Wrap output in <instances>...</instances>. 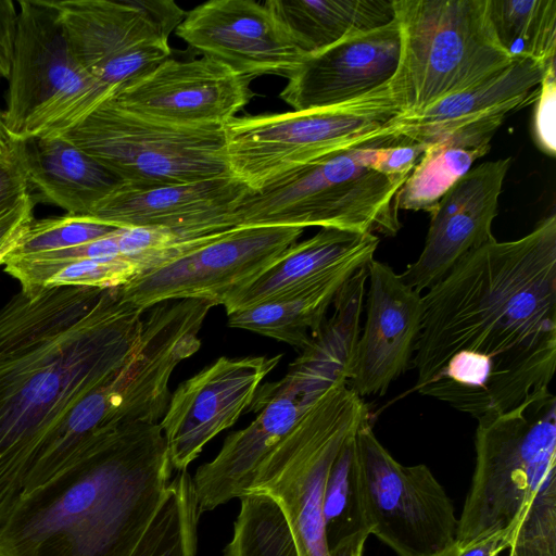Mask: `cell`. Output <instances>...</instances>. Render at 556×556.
<instances>
[{
	"instance_id": "cell-7",
	"label": "cell",
	"mask_w": 556,
	"mask_h": 556,
	"mask_svg": "<svg viewBox=\"0 0 556 556\" xmlns=\"http://www.w3.org/2000/svg\"><path fill=\"white\" fill-rule=\"evenodd\" d=\"M401 37L390 87L403 115L416 114L514 59L492 28L488 0H393Z\"/></svg>"
},
{
	"instance_id": "cell-12",
	"label": "cell",
	"mask_w": 556,
	"mask_h": 556,
	"mask_svg": "<svg viewBox=\"0 0 556 556\" xmlns=\"http://www.w3.org/2000/svg\"><path fill=\"white\" fill-rule=\"evenodd\" d=\"M364 513L370 534L399 556H438L457 536L454 505L424 464L404 466L374 433L369 420L355 433Z\"/></svg>"
},
{
	"instance_id": "cell-33",
	"label": "cell",
	"mask_w": 556,
	"mask_h": 556,
	"mask_svg": "<svg viewBox=\"0 0 556 556\" xmlns=\"http://www.w3.org/2000/svg\"><path fill=\"white\" fill-rule=\"evenodd\" d=\"M507 549L508 556H556V477L522 513Z\"/></svg>"
},
{
	"instance_id": "cell-30",
	"label": "cell",
	"mask_w": 556,
	"mask_h": 556,
	"mask_svg": "<svg viewBox=\"0 0 556 556\" xmlns=\"http://www.w3.org/2000/svg\"><path fill=\"white\" fill-rule=\"evenodd\" d=\"M199 518L192 477L179 471L131 556H197Z\"/></svg>"
},
{
	"instance_id": "cell-39",
	"label": "cell",
	"mask_w": 556,
	"mask_h": 556,
	"mask_svg": "<svg viewBox=\"0 0 556 556\" xmlns=\"http://www.w3.org/2000/svg\"><path fill=\"white\" fill-rule=\"evenodd\" d=\"M18 11L11 0H0V78H8L14 53Z\"/></svg>"
},
{
	"instance_id": "cell-15",
	"label": "cell",
	"mask_w": 556,
	"mask_h": 556,
	"mask_svg": "<svg viewBox=\"0 0 556 556\" xmlns=\"http://www.w3.org/2000/svg\"><path fill=\"white\" fill-rule=\"evenodd\" d=\"M281 358L222 356L177 387L159 422L173 469L187 470L212 439L237 422Z\"/></svg>"
},
{
	"instance_id": "cell-18",
	"label": "cell",
	"mask_w": 556,
	"mask_h": 556,
	"mask_svg": "<svg viewBox=\"0 0 556 556\" xmlns=\"http://www.w3.org/2000/svg\"><path fill=\"white\" fill-rule=\"evenodd\" d=\"M250 192L231 175L153 187L122 185L88 216L118 228H157L203 238L238 228L236 211Z\"/></svg>"
},
{
	"instance_id": "cell-16",
	"label": "cell",
	"mask_w": 556,
	"mask_h": 556,
	"mask_svg": "<svg viewBox=\"0 0 556 556\" xmlns=\"http://www.w3.org/2000/svg\"><path fill=\"white\" fill-rule=\"evenodd\" d=\"M251 78L202 56L167 59L122 86L111 100L140 116L181 126H224L252 99Z\"/></svg>"
},
{
	"instance_id": "cell-8",
	"label": "cell",
	"mask_w": 556,
	"mask_h": 556,
	"mask_svg": "<svg viewBox=\"0 0 556 556\" xmlns=\"http://www.w3.org/2000/svg\"><path fill=\"white\" fill-rule=\"evenodd\" d=\"M477 421L476 465L458 519V542L515 527L556 477V397L549 389Z\"/></svg>"
},
{
	"instance_id": "cell-25",
	"label": "cell",
	"mask_w": 556,
	"mask_h": 556,
	"mask_svg": "<svg viewBox=\"0 0 556 556\" xmlns=\"http://www.w3.org/2000/svg\"><path fill=\"white\" fill-rule=\"evenodd\" d=\"M504 122L492 115L462 126L428 144L395 198L397 210L431 213L441 198L465 176Z\"/></svg>"
},
{
	"instance_id": "cell-37",
	"label": "cell",
	"mask_w": 556,
	"mask_h": 556,
	"mask_svg": "<svg viewBox=\"0 0 556 556\" xmlns=\"http://www.w3.org/2000/svg\"><path fill=\"white\" fill-rule=\"evenodd\" d=\"M35 201L28 194L0 217V253L13 252L34 218Z\"/></svg>"
},
{
	"instance_id": "cell-22",
	"label": "cell",
	"mask_w": 556,
	"mask_h": 556,
	"mask_svg": "<svg viewBox=\"0 0 556 556\" xmlns=\"http://www.w3.org/2000/svg\"><path fill=\"white\" fill-rule=\"evenodd\" d=\"M546 67L531 59H514L424 111L397 117L393 123L394 136L428 146L475 121L515 112L536 100Z\"/></svg>"
},
{
	"instance_id": "cell-38",
	"label": "cell",
	"mask_w": 556,
	"mask_h": 556,
	"mask_svg": "<svg viewBox=\"0 0 556 556\" xmlns=\"http://www.w3.org/2000/svg\"><path fill=\"white\" fill-rule=\"evenodd\" d=\"M513 528L497 530L468 542L455 540L438 556H496L508 548Z\"/></svg>"
},
{
	"instance_id": "cell-14",
	"label": "cell",
	"mask_w": 556,
	"mask_h": 556,
	"mask_svg": "<svg viewBox=\"0 0 556 556\" xmlns=\"http://www.w3.org/2000/svg\"><path fill=\"white\" fill-rule=\"evenodd\" d=\"M304 229L283 226L228 230L159 268L119 287L143 311L168 301L200 300L225 306L268 268Z\"/></svg>"
},
{
	"instance_id": "cell-26",
	"label": "cell",
	"mask_w": 556,
	"mask_h": 556,
	"mask_svg": "<svg viewBox=\"0 0 556 556\" xmlns=\"http://www.w3.org/2000/svg\"><path fill=\"white\" fill-rule=\"evenodd\" d=\"M264 3L306 55L395 18L393 0H267Z\"/></svg>"
},
{
	"instance_id": "cell-31",
	"label": "cell",
	"mask_w": 556,
	"mask_h": 556,
	"mask_svg": "<svg viewBox=\"0 0 556 556\" xmlns=\"http://www.w3.org/2000/svg\"><path fill=\"white\" fill-rule=\"evenodd\" d=\"M240 501L232 539L223 556H299L288 520L271 496L250 492Z\"/></svg>"
},
{
	"instance_id": "cell-20",
	"label": "cell",
	"mask_w": 556,
	"mask_h": 556,
	"mask_svg": "<svg viewBox=\"0 0 556 556\" xmlns=\"http://www.w3.org/2000/svg\"><path fill=\"white\" fill-rule=\"evenodd\" d=\"M366 320L359 332L350 387L361 396L383 395L410 366L422 320V295L389 265H367Z\"/></svg>"
},
{
	"instance_id": "cell-11",
	"label": "cell",
	"mask_w": 556,
	"mask_h": 556,
	"mask_svg": "<svg viewBox=\"0 0 556 556\" xmlns=\"http://www.w3.org/2000/svg\"><path fill=\"white\" fill-rule=\"evenodd\" d=\"M123 185L153 187L230 175L223 126H181L124 110L111 98L63 132Z\"/></svg>"
},
{
	"instance_id": "cell-6",
	"label": "cell",
	"mask_w": 556,
	"mask_h": 556,
	"mask_svg": "<svg viewBox=\"0 0 556 556\" xmlns=\"http://www.w3.org/2000/svg\"><path fill=\"white\" fill-rule=\"evenodd\" d=\"M397 138L337 152L250 192L236 211L238 227H320L393 236L395 198L404 182L371 167L378 147Z\"/></svg>"
},
{
	"instance_id": "cell-3",
	"label": "cell",
	"mask_w": 556,
	"mask_h": 556,
	"mask_svg": "<svg viewBox=\"0 0 556 556\" xmlns=\"http://www.w3.org/2000/svg\"><path fill=\"white\" fill-rule=\"evenodd\" d=\"M172 470L160 425H126L22 495L0 528V556H131Z\"/></svg>"
},
{
	"instance_id": "cell-17",
	"label": "cell",
	"mask_w": 556,
	"mask_h": 556,
	"mask_svg": "<svg viewBox=\"0 0 556 556\" xmlns=\"http://www.w3.org/2000/svg\"><path fill=\"white\" fill-rule=\"evenodd\" d=\"M186 43L239 75L288 77L307 56L265 3L211 0L187 12L176 28Z\"/></svg>"
},
{
	"instance_id": "cell-9",
	"label": "cell",
	"mask_w": 556,
	"mask_h": 556,
	"mask_svg": "<svg viewBox=\"0 0 556 556\" xmlns=\"http://www.w3.org/2000/svg\"><path fill=\"white\" fill-rule=\"evenodd\" d=\"M18 5L5 127L13 140L60 136L115 92L78 64L52 0Z\"/></svg>"
},
{
	"instance_id": "cell-2",
	"label": "cell",
	"mask_w": 556,
	"mask_h": 556,
	"mask_svg": "<svg viewBox=\"0 0 556 556\" xmlns=\"http://www.w3.org/2000/svg\"><path fill=\"white\" fill-rule=\"evenodd\" d=\"M414 390L479 419L548 390L556 368V215L466 254L422 295Z\"/></svg>"
},
{
	"instance_id": "cell-40",
	"label": "cell",
	"mask_w": 556,
	"mask_h": 556,
	"mask_svg": "<svg viewBox=\"0 0 556 556\" xmlns=\"http://www.w3.org/2000/svg\"><path fill=\"white\" fill-rule=\"evenodd\" d=\"M12 139L5 127L3 114L0 113V153L4 152L11 144Z\"/></svg>"
},
{
	"instance_id": "cell-19",
	"label": "cell",
	"mask_w": 556,
	"mask_h": 556,
	"mask_svg": "<svg viewBox=\"0 0 556 556\" xmlns=\"http://www.w3.org/2000/svg\"><path fill=\"white\" fill-rule=\"evenodd\" d=\"M513 159L483 162L471 168L441 198L418 258L400 274L421 293L439 282L466 254L492 241V223Z\"/></svg>"
},
{
	"instance_id": "cell-41",
	"label": "cell",
	"mask_w": 556,
	"mask_h": 556,
	"mask_svg": "<svg viewBox=\"0 0 556 556\" xmlns=\"http://www.w3.org/2000/svg\"><path fill=\"white\" fill-rule=\"evenodd\" d=\"M12 252H2L0 253V265H3L4 261L7 260L8 255H10Z\"/></svg>"
},
{
	"instance_id": "cell-36",
	"label": "cell",
	"mask_w": 556,
	"mask_h": 556,
	"mask_svg": "<svg viewBox=\"0 0 556 556\" xmlns=\"http://www.w3.org/2000/svg\"><path fill=\"white\" fill-rule=\"evenodd\" d=\"M426 149L422 142L399 138L376 149L371 167L390 180L405 182Z\"/></svg>"
},
{
	"instance_id": "cell-32",
	"label": "cell",
	"mask_w": 556,
	"mask_h": 556,
	"mask_svg": "<svg viewBox=\"0 0 556 556\" xmlns=\"http://www.w3.org/2000/svg\"><path fill=\"white\" fill-rule=\"evenodd\" d=\"M118 229L81 215L34 219L10 255L23 256L72 248L106 237Z\"/></svg>"
},
{
	"instance_id": "cell-28",
	"label": "cell",
	"mask_w": 556,
	"mask_h": 556,
	"mask_svg": "<svg viewBox=\"0 0 556 556\" xmlns=\"http://www.w3.org/2000/svg\"><path fill=\"white\" fill-rule=\"evenodd\" d=\"M488 12L497 41L513 59L555 61L556 0H488Z\"/></svg>"
},
{
	"instance_id": "cell-27",
	"label": "cell",
	"mask_w": 556,
	"mask_h": 556,
	"mask_svg": "<svg viewBox=\"0 0 556 556\" xmlns=\"http://www.w3.org/2000/svg\"><path fill=\"white\" fill-rule=\"evenodd\" d=\"M367 264L352 262L305 289L227 314L228 326L275 339L302 351L321 328L344 282Z\"/></svg>"
},
{
	"instance_id": "cell-24",
	"label": "cell",
	"mask_w": 556,
	"mask_h": 556,
	"mask_svg": "<svg viewBox=\"0 0 556 556\" xmlns=\"http://www.w3.org/2000/svg\"><path fill=\"white\" fill-rule=\"evenodd\" d=\"M24 141L29 184L66 214L88 216L99 201L123 185L111 170L62 136Z\"/></svg>"
},
{
	"instance_id": "cell-1",
	"label": "cell",
	"mask_w": 556,
	"mask_h": 556,
	"mask_svg": "<svg viewBox=\"0 0 556 556\" xmlns=\"http://www.w3.org/2000/svg\"><path fill=\"white\" fill-rule=\"evenodd\" d=\"M144 312L119 287L78 286L21 290L0 308V528L23 494L124 427L109 382Z\"/></svg>"
},
{
	"instance_id": "cell-5",
	"label": "cell",
	"mask_w": 556,
	"mask_h": 556,
	"mask_svg": "<svg viewBox=\"0 0 556 556\" xmlns=\"http://www.w3.org/2000/svg\"><path fill=\"white\" fill-rule=\"evenodd\" d=\"M403 114L389 81L330 108L236 116L223 126L228 169L256 192L337 152L396 138Z\"/></svg>"
},
{
	"instance_id": "cell-34",
	"label": "cell",
	"mask_w": 556,
	"mask_h": 556,
	"mask_svg": "<svg viewBox=\"0 0 556 556\" xmlns=\"http://www.w3.org/2000/svg\"><path fill=\"white\" fill-rule=\"evenodd\" d=\"M29 180L25 163V141L13 140L0 153V217L28 194Z\"/></svg>"
},
{
	"instance_id": "cell-4",
	"label": "cell",
	"mask_w": 556,
	"mask_h": 556,
	"mask_svg": "<svg viewBox=\"0 0 556 556\" xmlns=\"http://www.w3.org/2000/svg\"><path fill=\"white\" fill-rule=\"evenodd\" d=\"M361 311L338 305L279 380L260 386L248 410L257 413L231 432L216 456L192 477L200 515L249 493L267 454L334 383L350 381Z\"/></svg>"
},
{
	"instance_id": "cell-35",
	"label": "cell",
	"mask_w": 556,
	"mask_h": 556,
	"mask_svg": "<svg viewBox=\"0 0 556 556\" xmlns=\"http://www.w3.org/2000/svg\"><path fill=\"white\" fill-rule=\"evenodd\" d=\"M533 116L536 146L549 156L556 152V77L555 61L549 63L539 86Z\"/></svg>"
},
{
	"instance_id": "cell-13",
	"label": "cell",
	"mask_w": 556,
	"mask_h": 556,
	"mask_svg": "<svg viewBox=\"0 0 556 556\" xmlns=\"http://www.w3.org/2000/svg\"><path fill=\"white\" fill-rule=\"evenodd\" d=\"M78 64L105 88L122 86L170 55L187 12L170 0H52Z\"/></svg>"
},
{
	"instance_id": "cell-29",
	"label": "cell",
	"mask_w": 556,
	"mask_h": 556,
	"mask_svg": "<svg viewBox=\"0 0 556 556\" xmlns=\"http://www.w3.org/2000/svg\"><path fill=\"white\" fill-rule=\"evenodd\" d=\"M3 265L23 291L60 286L117 288L139 274L132 264L122 260L8 255Z\"/></svg>"
},
{
	"instance_id": "cell-23",
	"label": "cell",
	"mask_w": 556,
	"mask_h": 556,
	"mask_svg": "<svg viewBox=\"0 0 556 556\" xmlns=\"http://www.w3.org/2000/svg\"><path fill=\"white\" fill-rule=\"evenodd\" d=\"M379 244L375 233L320 228L295 242L224 307L244 309L319 282L352 262L369 263Z\"/></svg>"
},
{
	"instance_id": "cell-21",
	"label": "cell",
	"mask_w": 556,
	"mask_h": 556,
	"mask_svg": "<svg viewBox=\"0 0 556 556\" xmlns=\"http://www.w3.org/2000/svg\"><path fill=\"white\" fill-rule=\"evenodd\" d=\"M401 37L394 18L307 55L290 74L280 98L293 110L339 105L389 84L400 59Z\"/></svg>"
},
{
	"instance_id": "cell-10",
	"label": "cell",
	"mask_w": 556,
	"mask_h": 556,
	"mask_svg": "<svg viewBox=\"0 0 556 556\" xmlns=\"http://www.w3.org/2000/svg\"><path fill=\"white\" fill-rule=\"evenodd\" d=\"M369 420L349 382L331 386L257 467L250 492L271 496L282 509L299 556H332L323 514L328 472L345 441Z\"/></svg>"
}]
</instances>
